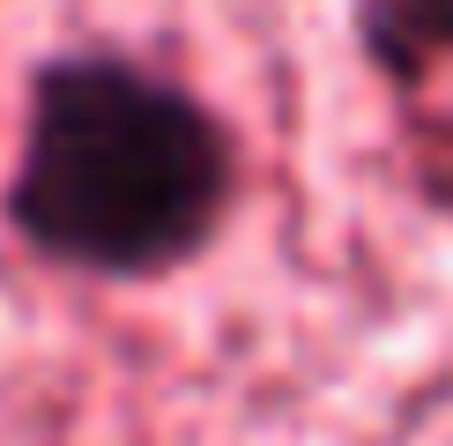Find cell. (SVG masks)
I'll return each instance as SVG.
<instances>
[{
	"instance_id": "cell-1",
	"label": "cell",
	"mask_w": 453,
	"mask_h": 446,
	"mask_svg": "<svg viewBox=\"0 0 453 446\" xmlns=\"http://www.w3.org/2000/svg\"><path fill=\"white\" fill-rule=\"evenodd\" d=\"M245 209V142L216 97L127 45L45 52L0 216L45 268L82 283H172L201 268Z\"/></svg>"
},
{
	"instance_id": "cell-2",
	"label": "cell",
	"mask_w": 453,
	"mask_h": 446,
	"mask_svg": "<svg viewBox=\"0 0 453 446\" xmlns=\"http://www.w3.org/2000/svg\"><path fill=\"white\" fill-rule=\"evenodd\" d=\"M349 37L394 97H424L453 74V0H349Z\"/></svg>"
}]
</instances>
